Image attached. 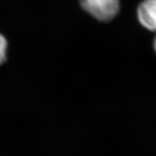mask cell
<instances>
[{"instance_id":"obj_2","label":"cell","mask_w":156,"mask_h":156,"mask_svg":"<svg viewBox=\"0 0 156 156\" xmlns=\"http://www.w3.org/2000/svg\"><path fill=\"white\" fill-rule=\"evenodd\" d=\"M137 17L142 26L156 31V0H144L138 7Z\"/></svg>"},{"instance_id":"obj_4","label":"cell","mask_w":156,"mask_h":156,"mask_svg":"<svg viewBox=\"0 0 156 156\" xmlns=\"http://www.w3.org/2000/svg\"><path fill=\"white\" fill-rule=\"evenodd\" d=\"M154 48H155V49L156 51V38L155 39V42H154Z\"/></svg>"},{"instance_id":"obj_3","label":"cell","mask_w":156,"mask_h":156,"mask_svg":"<svg viewBox=\"0 0 156 156\" xmlns=\"http://www.w3.org/2000/svg\"><path fill=\"white\" fill-rule=\"evenodd\" d=\"M7 41L5 37L0 34V65L5 62L7 52Z\"/></svg>"},{"instance_id":"obj_1","label":"cell","mask_w":156,"mask_h":156,"mask_svg":"<svg viewBox=\"0 0 156 156\" xmlns=\"http://www.w3.org/2000/svg\"><path fill=\"white\" fill-rule=\"evenodd\" d=\"M84 10L101 22L114 19L119 11V0H80Z\"/></svg>"}]
</instances>
